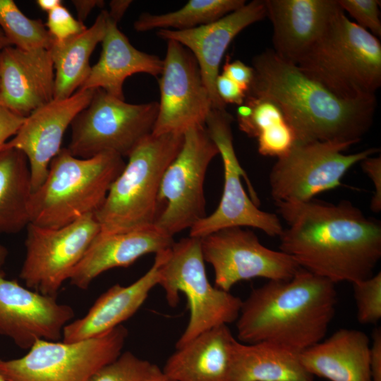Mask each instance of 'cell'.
<instances>
[{"instance_id": "obj_1", "label": "cell", "mask_w": 381, "mask_h": 381, "mask_svg": "<svg viewBox=\"0 0 381 381\" xmlns=\"http://www.w3.org/2000/svg\"><path fill=\"white\" fill-rule=\"evenodd\" d=\"M286 223L279 250L299 266L334 284L373 275L381 258V223L350 201L316 199L275 203Z\"/></svg>"}, {"instance_id": "obj_2", "label": "cell", "mask_w": 381, "mask_h": 381, "mask_svg": "<svg viewBox=\"0 0 381 381\" xmlns=\"http://www.w3.org/2000/svg\"><path fill=\"white\" fill-rule=\"evenodd\" d=\"M252 64L254 77L246 95L267 97L277 102L296 140L353 145L372 126L376 97L341 98L272 49L255 56Z\"/></svg>"}, {"instance_id": "obj_3", "label": "cell", "mask_w": 381, "mask_h": 381, "mask_svg": "<svg viewBox=\"0 0 381 381\" xmlns=\"http://www.w3.org/2000/svg\"><path fill=\"white\" fill-rule=\"evenodd\" d=\"M335 284L301 269L287 280H270L242 301L237 339L270 342L300 353L325 338L337 302Z\"/></svg>"}, {"instance_id": "obj_4", "label": "cell", "mask_w": 381, "mask_h": 381, "mask_svg": "<svg viewBox=\"0 0 381 381\" xmlns=\"http://www.w3.org/2000/svg\"><path fill=\"white\" fill-rule=\"evenodd\" d=\"M125 164L114 152L79 158L61 148L51 161L43 183L32 193L30 223L59 228L95 214Z\"/></svg>"}, {"instance_id": "obj_5", "label": "cell", "mask_w": 381, "mask_h": 381, "mask_svg": "<svg viewBox=\"0 0 381 381\" xmlns=\"http://www.w3.org/2000/svg\"><path fill=\"white\" fill-rule=\"evenodd\" d=\"M296 65L341 98H375L381 85V44L339 8Z\"/></svg>"}, {"instance_id": "obj_6", "label": "cell", "mask_w": 381, "mask_h": 381, "mask_svg": "<svg viewBox=\"0 0 381 381\" xmlns=\"http://www.w3.org/2000/svg\"><path fill=\"white\" fill-rule=\"evenodd\" d=\"M183 142V134L151 133L138 145L95 213L100 228L98 235L118 234L155 224L162 177Z\"/></svg>"}, {"instance_id": "obj_7", "label": "cell", "mask_w": 381, "mask_h": 381, "mask_svg": "<svg viewBox=\"0 0 381 381\" xmlns=\"http://www.w3.org/2000/svg\"><path fill=\"white\" fill-rule=\"evenodd\" d=\"M157 254L160 260L158 285L164 289L169 305L175 307L179 293H183L189 307V320L176 347L208 329L236 320L242 300L211 284L200 238L189 236Z\"/></svg>"}, {"instance_id": "obj_8", "label": "cell", "mask_w": 381, "mask_h": 381, "mask_svg": "<svg viewBox=\"0 0 381 381\" xmlns=\"http://www.w3.org/2000/svg\"><path fill=\"white\" fill-rule=\"evenodd\" d=\"M158 102L131 104L95 89L90 102L74 118L67 149L75 157L89 158L104 152L128 157L152 133Z\"/></svg>"}, {"instance_id": "obj_9", "label": "cell", "mask_w": 381, "mask_h": 381, "mask_svg": "<svg viewBox=\"0 0 381 381\" xmlns=\"http://www.w3.org/2000/svg\"><path fill=\"white\" fill-rule=\"evenodd\" d=\"M128 334L121 325L76 342L37 340L20 358H0V374L7 381H87L122 353Z\"/></svg>"}, {"instance_id": "obj_10", "label": "cell", "mask_w": 381, "mask_h": 381, "mask_svg": "<svg viewBox=\"0 0 381 381\" xmlns=\"http://www.w3.org/2000/svg\"><path fill=\"white\" fill-rule=\"evenodd\" d=\"M232 116L226 110L212 109L205 128L216 144L224 168V186L217 209L195 224L189 236L201 238L224 228L241 226L260 229L269 236L283 231L279 217L261 210L258 198L236 157L231 131Z\"/></svg>"}, {"instance_id": "obj_11", "label": "cell", "mask_w": 381, "mask_h": 381, "mask_svg": "<svg viewBox=\"0 0 381 381\" xmlns=\"http://www.w3.org/2000/svg\"><path fill=\"white\" fill-rule=\"evenodd\" d=\"M348 143L296 140L290 150L277 158L270 172L271 196L275 203L301 202L341 184V179L356 164L379 152L371 147L344 154Z\"/></svg>"}, {"instance_id": "obj_12", "label": "cell", "mask_w": 381, "mask_h": 381, "mask_svg": "<svg viewBox=\"0 0 381 381\" xmlns=\"http://www.w3.org/2000/svg\"><path fill=\"white\" fill-rule=\"evenodd\" d=\"M217 155L205 126L183 133L182 147L164 174L158 195L160 211L155 224L169 235L190 229L206 216L204 182Z\"/></svg>"}, {"instance_id": "obj_13", "label": "cell", "mask_w": 381, "mask_h": 381, "mask_svg": "<svg viewBox=\"0 0 381 381\" xmlns=\"http://www.w3.org/2000/svg\"><path fill=\"white\" fill-rule=\"evenodd\" d=\"M19 277L26 287L56 298L100 231L95 214L59 228L30 223Z\"/></svg>"}, {"instance_id": "obj_14", "label": "cell", "mask_w": 381, "mask_h": 381, "mask_svg": "<svg viewBox=\"0 0 381 381\" xmlns=\"http://www.w3.org/2000/svg\"><path fill=\"white\" fill-rule=\"evenodd\" d=\"M200 244L205 262L214 270V286L226 291L253 278L287 280L301 269L290 255L267 248L241 226L216 231L201 238Z\"/></svg>"}, {"instance_id": "obj_15", "label": "cell", "mask_w": 381, "mask_h": 381, "mask_svg": "<svg viewBox=\"0 0 381 381\" xmlns=\"http://www.w3.org/2000/svg\"><path fill=\"white\" fill-rule=\"evenodd\" d=\"M158 78L160 99L152 133L183 134L205 126L212 103L193 54L181 44L167 40Z\"/></svg>"}, {"instance_id": "obj_16", "label": "cell", "mask_w": 381, "mask_h": 381, "mask_svg": "<svg viewBox=\"0 0 381 381\" xmlns=\"http://www.w3.org/2000/svg\"><path fill=\"white\" fill-rule=\"evenodd\" d=\"M73 317L70 306L7 279L0 271V334L18 347L30 349L40 339L59 341Z\"/></svg>"}, {"instance_id": "obj_17", "label": "cell", "mask_w": 381, "mask_h": 381, "mask_svg": "<svg viewBox=\"0 0 381 381\" xmlns=\"http://www.w3.org/2000/svg\"><path fill=\"white\" fill-rule=\"evenodd\" d=\"M94 90H78L66 99H54L25 118L5 147L20 150L28 161L32 192L44 181L49 164L60 151L64 135L75 116L91 100Z\"/></svg>"}, {"instance_id": "obj_18", "label": "cell", "mask_w": 381, "mask_h": 381, "mask_svg": "<svg viewBox=\"0 0 381 381\" xmlns=\"http://www.w3.org/2000/svg\"><path fill=\"white\" fill-rule=\"evenodd\" d=\"M266 17L265 1L253 0L240 8L206 25L186 30H159L160 38L174 40L186 47L195 58L212 109L226 110L216 90V80L222 58L234 37L248 26Z\"/></svg>"}, {"instance_id": "obj_19", "label": "cell", "mask_w": 381, "mask_h": 381, "mask_svg": "<svg viewBox=\"0 0 381 381\" xmlns=\"http://www.w3.org/2000/svg\"><path fill=\"white\" fill-rule=\"evenodd\" d=\"M54 68L49 49L0 51V106L23 117L54 99Z\"/></svg>"}, {"instance_id": "obj_20", "label": "cell", "mask_w": 381, "mask_h": 381, "mask_svg": "<svg viewBox=\"0 0 381 381\" xmlns=\"http://www.w3.org/2000/svg\"><path fill=\"white\" fill-rule=\"evenodd\" d=\"M273 26V51L296 64L321 36L334 13L337 0H264Z\"/></svg>"}, {"instance_id": "obj_21", "label": "cell", "mask_w": 381, "mask_h": 381, "mask_svg": "<svg viewBox=\"0 0 381 381\" xmlns=\"http://www.w3.org/2000/svg\"><path fill=\"white\" fill-rule=\"evenodd\" d=\"M174 236L153 224L121 233L98 235L72 272L68 281L86 289L103 272L127 267L142 256L165 250L174 243Z\"/></svg>"}, {"instance_id": "obj_22", "label": "cell", "mask_w": 381, "mask_h": 381, "mask_svg": "<svg viewBox=\"0 0 381 381\" xmlns=\"http://www.w3.org/2000/svg\"><path fill=\"white\" fill-rule=\"evenodd\" d=\"M159 256L152 267L128 286L116 284L103 293L83 318L71 321L63 329L62 341L71 343L99 336L133 316L159 284Z\"/></svg>"}, {"instance_id": "obj_23", "label": "cell", "mask_w": 381, "mask_h": 381, "mask_svg": "<svg viewBox=\"0 0 381 381\" xmlns=\"http://www.w3.org/2000/svg\"><path fill=\"white\" fill-rule=\"evenodd\" d=\"M236 339L227 325L176 347L164 372L176 381H230Z\"/></svg>"}, {"instance_id": "obj_24", "label": "cell", "mask_w": 381, "mask_h": 381, "mask_svg": "<svg viewBox=\"0 0 381 381\" xmlns=\"http://www.w3.org/2000/svg\"><path fill=\"white\" fill-rule=\"evenodd\" d=\"M370 339L362 331L339 329L299 353L304 368L329 381H371Z\"/></svg>"}, {"instance_id": "obj_25", "label": "cell", "mask_w": 381, "mask_h": 381, "mask_svg": "<svg viewBox=\"0 0 381 381\" xmlns=\"http://www.w3.org/2000/svg\"><path fill=\"white\" fill-rule=\"evenodd\" d=\"M102 52L82 90L102 89L110 95L124 99L125 80L135 73H147L158 78L163 68V59L134 47L119 29L117 23L107 19Z\"/></svg>"}, {"instance_id": "obj_26", "label": "cell", "mask_w": 381, "mask_h": 381, "mask_svg": "<svg viewBox=\"0 0 381 381\" xmlns=\"http://www.w3.org/2000/svg\"><path fill=\"white\" fill-rule=\"evenodd\" d=\"M299 353L270 342H236L230 381H313Z\"/></svg>"}, {"instance_id": "obj_27", "label": "cell", "mask_w": 381, "mask_h": 381, "mask_svg": "<svg viewBox=\"0 0 381 381\" xmlns=\"http://www.w3.org/2000/svg\"><path fill=\"white\" fill-rule=\"evenodd\" d=\"M107 19V10L102 9L82 33L64 41L53 40L49 51L55 75L54 99L71 97L86 81L92 67L90 56L105 35Z\"/></svg>"}, {"instance_id": "obj_28", "label": "cell", "mask_w": 381, "mask_h": 381, "mask_svg": "<svg viewBox=\"0 0 381 381\" xmlns=\"http://www.w3.org/2000/svg\"><path fill=\"white\" fill-rule=\"evenodd\" d=\"M32 193L27 157L19 150L5 147L0 152V234L18 233L30 224Z\"/></svg>"}, {"instance_id": "obj_29", "label": "cell", "mask_w": 381, "mask_h": 381, "mask_svg": "<svg viewBox=\"0 0 381 381\" xmlns=\"http://www.w3.org/2000/svg\"><path fill=\"white\" fill-rule=\"evenodd\" d=\"M244 0H190L173 12L161 14L143 13L134 22L137 32L157 29L186 30L215 21L240 8Z\"/></svg>"}, {"instance_id": "obj_30", "label": "cell", "mask_w": 381, "mask_h": 381, "mask_svg": "<svg viewBox=\"0 0 381 381\" xmlns=\"http://www.w3.org/2000/svg\"><path fill=\"white\" fill-rule=\"evenodd\" d=\"M0 28L11 45L22 50L49 49L53 42L42 20L26 16L13 0H0Z\"/></svg>"}, {"instance_id": "obj_31", "label": "cell", "mask_w": 381, "mask_h": 381, "mask_svg": "<svg viewBox=\"0 0 381 381\" xmlns=\"http://www.w3.org/2000/svg\"><path fill=\"white\" fill-rule=\"evenodd\" d=\"M152 365L148 361L126 351L98 369L87 381H143Z\"/></svg>"}, {"instance_id": "obj_32", "label": "cell", "mask_w": 381, "mask_h": 381, "mask_svg": "<svg viewBox=\"0 0 381 381\" xmlns=\"http://www.w3.org/2000/svg\"><path fill=\"white\" fill-rule=\"evenodd\" d=\"M352 284L358 321L376 324L381 318V272Z\"/></svg>"}, {"instance_id": "obj_33", "label": "cell", "mask_w": 381, "mask_h": 381, "mask_svg": "<svg viewBox=\"0 0 381 381\" xmlns=\"http://www.w3.org/2000/svg\"><path fill=\"white\" fill-rule=\"evenodd\" d=\"M339 6L348 13L356 24L376 37L381 36L380 1L378 0H337Z\"/></svg>"}, {"instance_id": "obj_34", "label": "cell", "mask_w": 381, "mask_h": 381, "mask_svg": "<svg viewBox=\"0 0 381 381\" xmlns=\"http://www.w3.org/2000/svg\"><path fill=\"white\" fill-rule=\"evenodd\" d=\"M53 40L60 42L84 32L87 28L75 18L63 4L47 13L45 24Z\"/></svg>"}, {"instance_id": "obj_35", "label": "cell", "mask_w": 381, "mask_h": 381, "mask_svg": "<svg viewBox=\"0 0 381 381\" xmlns=\"http://www.w3.org/2000/svg\"><path fill=\"white\" fill-rule=\"evenodd\" d=\"M363 171L372 181L375 191L370 201V209L375 213L381 210V157L369 156L361 162Z\"/></svg>"}, {"instance_id": "obj_36", "label": "cell", "mask_w": 381, "mask_h": 381, "mask_svg": "<svg viewBox=\"0 0 381 381\" xmlns=\"http://www.w3.org/2000/svg\"><path fill=\"white\" fill-rule=\"evenodd\" d=\"M216 90L219 97L225 104L238 106L243 103L246 92L236 83L221 73L216 80Z\"/></svg>"}, {"instance_id": "obj_37", "label": "cell", "mask_w": 381, "mask_h": 381, "mask_svg": "<svg viewBox=\"0 0 381 381\" xmlns=\"http://www.w3.org/2000/svg\"><path fill=\"white\" fill-rule=\"evenodd\" d=\"M222 73L236 83L246 92H248L254 77L252 66L245 64L240 60L230 61L227 59Z\"/></svg>"}, {"instance_id": "obj_38", "label": "cell", "mask_w": 381, "mask_h": 381, "mask_svg": "<svg viewBox=\"0 0 381 381\" xmlns=\"http://www.w3.org/2000/svg\"><path fill=\"white\" fill-rule=\"evenodd\" d=\"M25 117L0 106V152L20 128Z\"/></svg>"}, {"instance_id": "obj_39", "label": "cell", "mask_w": 381, "mask_h": 381, "mask_svg": "<svg viewBox=\"0 0 381 381\" xmlns=\"http://www.w3.org/2000/svg\"><path fill=\"white\" fill-rule=\"evenodd\" d=\"M370 347V372L371 381H381V330L375 328Z\"/></svg>"}, {"instance_id": "obj_40", "label": "cell", "mask_w": 381, "mask_h": 381, "mask_svg": "<svg viewBox=\"0 0 381 381\" xmlns=\"http://www.w3.org/2000/svg\"><path fill=\"white\" fill-rule=\"evenodd\" d=\"M71 2L76 11L77 19L82 23L95 8H102L104 5L102 0H73Z\"/></svg>"}, {"instance_id": "obj_41", "label": "cell", "mask_w": 381, "mask_h": 381, "mask_svg": "<svg viewBox=\"0 0 381 381\" xmlns=\"http://www.w3.org/2000/svg\"><path fill=\"white\" fill-rule=\"evenodd\" d=\"M132 2L131 0L111 1L109 4V10H107L109 18L118 24Z\"/></svg>"}, {"instance_id": "obj_42", "label": "cell", "mask_w": 381, "mask_h": 381, "mask_svg": "<svg viewBox=\"0 0 381 381\" xmlns=\"http://www.w3.org/2000/svg\"><path fill=\"white\" fill-rule=\"evenodd\" d=\"M143 381H176L167 375L162 369L155 364L152 365Z\"/></svg>"}, {"instance_id": "obj_43", "label": "cell", "mask_w": 381, "mask_h": 381, "mask_svg": "<svg viewBox=\"0 0 381 381\" xmlns=\"http://www.w3.org/2000/svg\"><path fill=\"white\" fill-rule=\"evenodd\" d=\"M36 3L42 11L47 13L50 12L62 4L61 0H37Z\"/></svg>"}, {"instance_id": "obj_44", "label": "cell", "mask_w": 381, "mask_h": 381, "mask_svg": "<svg viewBox=\"0 0 381 381\" xmlns=\"http://www.w3.org/2000/svg\"><path fill=\"white\" fill-rule=\"evenodd\" d=\"M8 255V251L7 248L5 246L0 244V270L1 267L4 266V265L5 264Z\"/></svg>"}, {"instance_id": "obj_45", "label": "cell", "mask_w": 381, "mask_h": 381, "mask_svg": "<svg viewBox=\"0 0 381 381\" xmlns=\"http://www.w3.org/2000/svg\"><path fill=\"white\" fill-rule=\"evenodd\" d=\"M11 46L4 32L0 28V51L3 49Z\"/></svg>"}, {"instance_id": "obj_46", "label": "cell", "mask_w": 381, "mask_h": 381, "mask_svg": "<svg viewBox=\"0 0 381 381\" xmlns=\"http://www.w3.org/2000/svg\"><path fill=\"white\" fill-rule=\"evenodd\" d=\"M0 381H7L4 378V377L0 374Z\"/></svg>"}]
</instances>
